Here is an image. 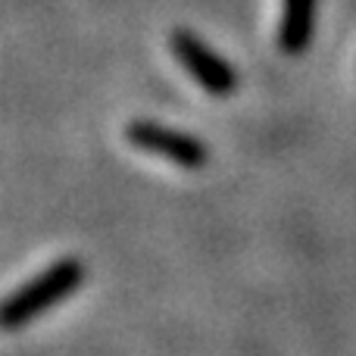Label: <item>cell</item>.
I'll return each mask as SVG.
<instances>
[{
    "label": "cell",
    "instance_id": "6da1fadb",
    "mask_svg": "<svg viewBox=\"0 0 356 356\" xmlns=\"http://www.w3.org/2000/svg\"><path fill=\"white\" fill-rule=\"evenodd\" d=\"M85 263L79 257H63L56 263H50L44 272H38L31 282H25L22 288L6 297L3 316H0L3 328L16 332V328H25L29 322L41 319L47 309H54L56 303L72 297L85 284Z\"/></svg>",
    "mask_w": 356,
    "mask_h": 356
},
{
    "label": "cell",
    "instance_id": "7a4b0ae2",
    "mask_svg": "<svg viewBox=\"0 0 356 356\" xmlns=\"http://www.w3.org/2000/svg\"><path fill=\"white\" fill-rule=\"evenodd\" d=\"M169 50L178 60V66L209 94V97H232L238 91V72L225 56H219L203 38H197L188 29H175L169 35Z\"/></svg>",
    "mask_w": 356,
    "mask_h": 356
},
{
    "label": "cell",
    "instance_id": "3957f363",
    "mask_svg": "<svg viewBox=\"0 0 356 356\" xmlns=\"http://www.w3.org/2000/svg\"><path fill=\"white\" fill-rule=\"evenodd\" d=\"M125 141L135 150H144V154H154L169 160L178 169H203L209 160L207 144L197 135L181 129H172V125L154 122V119H135V122L125 125Z\"/></svg>",
    "mask_w": 356,
    "mask_h": 356
},
{
    "label": "cell",
    "instance_id": "277c9868",
    "mask_svg": "<svg viewBox=\"0 0 356 356\" xmlns=\"http://www.w3.org/2000/svg\"><path fill=\"white\" fill-rule=\"evenodd\" d=\"M316 3L319 0H282V19H278V47H282V54L300 56L313 44Z\"/></svg>",
    "mask_w": 356,
    "mask_h": 356
}]
</instances>
